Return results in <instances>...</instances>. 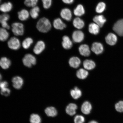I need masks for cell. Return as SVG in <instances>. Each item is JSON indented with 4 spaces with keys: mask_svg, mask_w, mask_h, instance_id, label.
Listing matches in <instances>:
<instances>
[{
    "mask_svg": "<svg viewBox=\"0 0 123 123\" xmlns=\"http://www.w3.org/2000/svg\"><path fill=\"white\" fill-rule=\"evenodd\" d=\"M113 30L118 35L123 36V19L119 20L115 23Z\"/></svg>",
    "mask_w": 123,
    "mask_h": 123,
    "instance_id": "cell-4",
    "label": "cell"
},
{
    "mask_svg": "<svg viewBox=\"0 0 123 123\" xmlns=\"http://www.w3.org/2000/svg\"><path fill=\"white\" fill-rule=\"evenodd\" d=\"M80 53L82 56H87L90 55V51L89 46L87 44H82L79 48Z\"/></svg>",
    "mask_w": 123,
    "mask_h": 123,
    "instance_id": "cell-15",
    "label": "cell"
},
{
    "mask_svg": "<svg viewBox=\"0 0 123 123\" xmlns=\"http://www.w3.org/2000/svg\"><path fill=\"white\" fill-rule=\"evenodd\" d=\"M18 17L22 21L26 20L30 16V14L28 11L25 9H23L18 12Z\"/></svg>",
    "mask_w": 123,
    "mask_h": 123,
    "instance_id": "cell-21",
    "label": "cell"
},
{
    "mask_svg": "<svg viewBox=\"0 0 123 123\" xmlns=\"http://www.w3.org/2000/svg\"><path fill=\"white\" fill-rule=\"evenodd\" d=\"M117 38L116 35L113 33L108 34L105 37L106 42L110 45H115L117 41Z\"/></svg>",
    "mask_w": 123,
    "mask_h": 123,
    "instance_id": "cell-10",
    "label": "cell"
},
{
    "mask_svg": "<svg viewBox=\"0 0 123 123\" xmlns=\"http://www.w3.org/2000/svg\"><path fill=\"white\" fill-rule=\"evenodd\" d=\"M9 35V33L6 29L3 28H0V41H4L6 40Z\"/></svg>",
    "mask_w": 123,
    "mask_h": 123,
    "instance_id": "cell-29",
    "label": "cell"
},
{
    "mask_svg": "<svg viewBox=\"0 0 123 123\" xmlns=\"http://www.w3.org/2000/svg\"><path fill=\"white\" fill-rule=\"evenodd\" d=\"M74 26L77 29H81L85 25V23L83 20L79 18H75L73 21Z\"/></svg>",
    "mask_w": 123,
    "mask_h": 123,
    "instance_id": "cell-23",
    "label": "cell"
},
{
    "mask_svg": "<svg viewBox=\"0 0 123 123\" xmlns=\"http://www.w3.org/2000/svg\"><path fill=\"white\" fill-rule=\"evenodd\" d=\"M45 112L47 116L49 117H54L57 114V111L53 107H47L45 110Z\"/></svg>",
    "mask_w": 123,
    "mask_h": 123,
    "instance_id": "cell-27",
    "label": "cell"
},
{
    "mask_svg": "<svg viewBox=\"0 0 123 123\" xmlns=\"http://www.w3.org/2000/svg\"><path fill=\"white\" fill-rule=\"evenodd\" d=\"M1 0H0V2H1Z\"/></svg>",
    "mask_w": 123,
    "mask_h": 123,
    "instance_id": "cell-44",
    "label": "cell"
},
{
    "mask_svg": "<svg viewBox=\"0 0 123 123\" xmlns=\"http://www.w3.org/2000/svg\"><path fill=\"white\" fill-rule=\"evenodd\" d=\"M43 7L45 9H48L50 7L52 4V0H42Z\"/></svg>",
    "mask_w": 123,
    "mask_h": 123,
    "instance_id": "cell-38",
    "label": "cell"
},
{
    "mask_svg": "<svg viewBox=\"0 0 123 123\" xmlns=\"http://www.w3.org/2000/svg\"><path fill=\"white\" fill-rule=\"evenodd\" d=\"M70 94L74 99H77L80 98L82 95V92L77 87L71 90Z\"/></svg>",
    "mask_w": 123,
    "mask_h": 123,
    "instance_id": "cell-26",
    "label": "cell"
},
{
    "mask_svg": "<svg viewBox=\"0 0 123 123\" xmlns=\"http://www.w3.org/2000/svg\"><path fill=\"white\" fill-rule=\"evenodd\" d=\"M12 81L13 87L18 90L20 89L24 84V80L22 78L19 76L14 77L12 78Z\"/></svg>",
    "mask_w": 123,
    "mask_h": 123,
    "instance_id": "cell-7",
    "label": "cell"
},
{
    "mask_svg": "<svg viewBox=\"0 0 123 123\" xmlns=\"http://www.w3.org/2000/svg\"><path fill=\"white\" fill-rule=\"evenodd\" d=\"M13 7V5L11 2L5 3L0 6V11L4 13H6L10 11Z\"/></svg>",
    "mask_w": 123,
    "mask_h": 123,
    "instance_id": "cell-20",
    "label": "cell"
},
{
    "mask_svg": "<svg viewBox=\"0 0 123 123\" xmlns=\"http://www.w3.org/2000/svg\"><path fill=\"white\" fill-rule=\"evenodd\" d=\"M92 109L91 104L87 101H86L81 105V110L85 114L88 115L90 113Z\"/></svg>",
    "mask_w": 123,
    "mask_h": 123,
    "instance_id": "cell-14",
    "label": "cell"
},
{
    "mask_svg": "<svg viewBox=\"0 0 123 123\" xmlns=\"http://www.w3.org/2000/svg\"><path fill=\"white\" fill-rule=\"evenodd\" d=\"M11 61L6 57H3L0 59V66L4 69L8 68L11 65Z\"/></svg>",
    "mask_w": 123,
    "mask_h": 123,
    "instance_id": "cell-22",
    "label": "cell"
},
{
    "mask_svg": "<svg viewBox=\"0 0 123 123\" xmlns=\"http://www.w3.org/2000/svg\"><path fill=\"white\" fill-rule=\"evenodd\" d=\"M88 123H98V122H97V121H90V122H89Z\"/></svg>",
    "mask_w": 123,
    "mask_h": 123,
    "instance_id": "cell-42",
    "label": "cell"
},
{
    "mask_svg": "<svg viewBox=\"0 0 123 123\" xmlns=\"http://www.w3.org/2000/svg\"><path fill=\"white\" fill-rule=\"evenodd\" d=\"M10 90L8 88H6L1 89L0 93L3 96H7L10 94Z\"/></svg>",
    "mask_w": 123,
    "mask_h": 123,
    "instance_id": "cell-39",
    "label": "cell"
},
{
    "mask_svg": "<svg viewBox=\"0 0 123 123\" xmlns=\"http://www.w3.org/2000/svg\"><path fill=\"white\" fill-rule=\"evenodd\" d=\"M115 108L117 111L122 113L123 112V101H119L115 104Z\"/></svg>",
    "mask_w": 123,
    "mask_h": 123,
    "instance_id": "cell-36",
    "label": "cell"
},
{
    "mask_svg": "<svg viewBox=\"0 0 123 123\" xmlns=\"http://www.w3.org/2000/svg\"><path fill=\"white\" fill-rule=\"evenodd\" d=\"M100 27L96 23H91L89 25V31L92 34L97 35L99 33Z\"/></svg>",
    "mask_w": 123,
    "mask_h": 123,
    "instance_id": "cell-16",
    "label": "cell"
},
{
    "mask_svg": "<svg viewBox=\"0 0 123 123\" xmlns=\"http://www.w3.org/2000/svg\"><path fill=\"white\" fill-rule=\"evenodd\" d=\"M84 37V33L80 31H75L72 35L73 41L75 43H79L82 42L83 40Z\"/></svg>",
    "mask_w": 123,
    "mask_h": 123,
    "instance_id": "cell-6",
    "label": "cell"
},
{
    "mask_svg": "<svg viewBox=\"0 0 123 123\" xmlns=\"http://www.w3.org/2000/svg\"><path fill=\"white\" fill-rule=\"evenodd\" d=\"M12 31L16 36H21L24 33V25L19 22H15L12 25Z\"/></svg>",
    "mask_w": 123,
    "mask_h": 123,
    "instance_id": "cell-2",
    "label": "cell"
},
{
    "mask_svg": "<svg viewBox=\"0 0 123 123\" xmlns=\"http://www.w3.org/2000/svg\"><path fill=\"white\" fill-rule=\"evenodd\" d=\"M8 86V83L6 81H4L0 82V88L1 89L7 88Z\"/></svg>",
    "mask_w": 123,
    "mask_h": 123,
    "instance_id": "cell-40",
    "label": "cell"
},
{
    "mask_svg": "<svg viewBox=\"0 0 123 123\" xmlns=\"http://www.w3.org/2000/svg\"><path fill=\"white\" fill-rule=\"evenodd\" d=\"M69 63L71 67L74 68H77L80 65L81 61L79 58L76 57H73L70 58Z\"/></svg>",
    "mask_w": 123,
    "mask_h": 123,
    "instance_id": "cell-19",
    "label": "cell"
},
{
    "mask_svg": "<svg viewBox=\"0 0 123 123\" xmlns=\"http://www.w3.org/2000/svg\"><path fill=\"white\" fill-rule=\"evenodd\" d=\"M85 13V10L82 5L79 4L77 6L74 11V13L77 16H81Z\"/></svg>",
    "mask_w": 123,
    "mask_h": 123,
    "instance_id": "cell-24",
    "label": "cell"
},
{
    "mask_svg": "<svg viewBox=\"0 0 123 123\" xmlns=\"http://www.w3.org/2000/svg\"><path fill=\"white\" fill-rule=\"evenodd\" d=\"M31 123H41V119L39 115L33 114L31 115L30 117Z\"/></svg>",
    "mask_w": 123,
    "mask_h": 123,
    "instance_id": "cell-33",
    "label": "cell"
},
{
    "mask_svg": "<svg viewBox=\"0 0 123 123\" xmlns=\"http://www.w3.org/2000/svg\"><path fill=\"white\" fill-rule=\"evenodd\" d=\"M83 64L84 68L88 70H92L96 67V64L94 62L91 60H86L84 61Z\"/></svg>",
    "mask_w": 123,
    "mask_h": 123,
    "instance_id": "cell-25",
    "label": "cell"
},
{
    "mask_svg": "<svg viewBox=\"0 0 123 123\" xmlns=\"http://www.w3.org/2000/svg\"><path fill=\"white\" fill-rule=\"evenodd\" d=\"M38 0H24V4L29 7H34L36 6Z\"/></svg>",
    "mask_w": 123,
    "mask_h": 123,
    "instance_id": "cell-34",
    "label": "cell"
},
{
    "mask_svg": "<svg viewBox=\"0 0 123 123\" xmlns=\"http://www.w3.org/2000/svg\"><path fill=\"white\" fill-rule=\"evenodd\" d=\"M37 28L40 32L46 33L51 28V24L49 20L45 18L40 19L37 24Z\"/></svg>",
    "mask_w": 123,
    "mask_h": 123,
    "instance_id": "cell-1",
    "label": "cell"
},
{
    "mask_svg": "<svg viewBox=\"0 0 123 123\" xmlns=\"http://www.w3.org/2000/svg\"><path fill=\"white\" fill-rule=\"evenodd\" d=\"M8 45L10 48L13 50H18L20 47V43L19 40L15 37L10 38L8 42Z\"/></svg>",
    "mask_w": 123,
    "mask_h": 123,
    "instance_id": "cell-5",
    "label": "cell"
},
{
    "mask_svg": "<svg viewBox=\"0 0 123 123\" xmlns=\"http://www.w3.org/2000/svg\"><path fill=\"white\" fill-rule=\"evenodd\" d=\"M40 11L39 8L37 6L33 7L31 10L30 13L31 16L33 19H36L39 15Z\"/></svg>",
    "mask_w": 123,
    "mask_h": 123,
    "instance_id": "cell-30",
    "label": "cell"
},
{
    "mask_svg": "<svg viewBox=\"0 0 123 123\" xmlns=\"http://www.w3.org/2000/svg\"><path fill=\"white\" fill-rule=\"evenodd\" d=\"M1 78H2V76H1V74H0V81L1 80Z\"/></svg>",
    "mask_w": 123,
    "mask_h": 123,
    "instance_id": "cell-43",
    "label": "cell"
},
{
    "mask_svg": "<svg viewBox=\"0 0 123 123\" xmlns=\"http://www.w3.org/2000/svg\"><path fill=\"white\" fill-rule=\"evenodd\" d=\"M45 48V44L42 41H38L35 45L33 49V52L37 55L41 53Z\"/></svg>",
    "mask_w": 123,
    "mask_h": 123,
    "instance_id": "cell-11",
    "label": "cell"
},
{
    "mask_svg": "<svg viewBox=\"0 0 123 123\" xmlns=\"http://www.w3.org/2000/svg\"><path fill=\"white\" fill-rule=\"evenodd\" d=\"M92 50L96 55L100 54L103 51V46L102 44L99 43H93L92 46Z\"/></svg>",
    "mask_w": 123,
    "mask_h": 123,
    "instance_id": "cell-9",
    "label": "cell"
},
{
    "mask_svg": "<svg viewBox=\"0 0 123 123\" xmlns=\"http://www.w3.org/2000/svg\"><path fill=\"white\" fill-rule=\"evenodd\" d=\"M23 62L26 67L30 68L36 64V60L33 55L30 54H27L23 58Z\"/></svg>",
    "mask_w": 123,
    "mask_h": 123,
    "instance_id": "cell-3",
    "label": "cell"
},
{
    "mask_svg": "<svg viewBox=\"0 0 123 123\" xmlns=\"http://www.w3.org/2000/svg\"><path fill=\"white\" fill-rule=\"evenodd\" d=\"M88 75V72L84 69L81 68L77 72L76 76L80 79H84L87 77Z\"/></svg>",
    "mask_w": 123,
    "mask_h": 123,
    "instance_id": "cell-28",
    "label": "cell"
},
{
    "mask_svg": "<svg viewBox=\"0 0 123 123\" xmlns=\"http://www.w3.org/2000/svg\"><path fill=\"white\" fill-rule=\"evenodd\" d=\"M93 21L100 27H102L106 21L105 18L102 15H96L93 18Z\"/></svg>",
    "mask_w": 123,
    "mask_h": 123,
    "instance_id": "cell-12",
    "label": "cell"
},
{
    "mask_svg": "<svg viewBox=\"0 0 123 123\" xmlns=\"http://www.w3.org/2000/svg\"><path fill=\"white\" fill-rule=\"evenodd\" d=\"M62 43L63 47L66 49H68L71 48L73 46V43L69 37L64 36L62 38Z\"/></svg>",
    "mask_w": 123,
    "mask_h": 123,
    "instance_id": "cell-18",
    "label": "cell"
},
{
    "mask_svg": "<svg viewBox=\"0 0 123 123\" xmlns=\"http://www.w3.org/2000/svg\"><path fill=\"white\" fill-rule=\"evenodd\" d=\"M33 43V40L32 38L28 37L25 39L22 43L23 48L25 49H28L30 47Z\"/></svg>",
    "mask_w": 123,
    "mask_h": 123,
    "instance_id": "cell-31",
    "label": "cell"
},
{
    "mask_svg": "<svg viewBox=\"0 0 123 123\" xmlns=\"http://www.w3.org/2000/svg\"><path fill=\"white\" fill-rule=\"evenodd\" d=\"M53 25L55 28L58 30H62L66 27V24L60 18H57L54 20Z\"/></svg>",
    "mask_w": 123,
    "mask_h": 123,
    "instance_id": "cell-13",
    "label": "cell"
},
{
    "mask_svg": "<svg viewBox=\"0 0 123 123\" xmlns=\"http://www.w3.org/2000/svg\"><path fill=\"white\" fill-rule=\"evenodd\" d=\"M85 119L82 115H77L75 117L74 119L75 123H84Z\"/></svg>",
    "mask_w": 123,
    "mask_h": 123,
    "instance_id": "cell-37",
    "label": "cell"
},
{
    "mask_svg": "<svg viewBox=\"0 0 123 123\" xmlns=\"http://www.w3.org/2000/svg\"><path fill=\"white\" fill-rule=\"evenodd\" d=\"M77 108V106L76 104H70L66 107V113L70 116H73L76 114V110Z\"/></svg>",
    "mask_w": 123,
    "mask_h": 123,
    "instance_id": "cell-17",
    "label": "cell"
},
{
    "mask_svg": "<svg viewBox=\"0 0 123 123\" xmlns=\"http://www.w3.org/2000/svg\"><path fill=\"white\" fill-rule=\"evenodd\" d=\"M106 5L104 2H100L96 6V12L99 13H102L105 10Z\"/></svg>",
    "mask_w": 123,
    "mask_h": 123,
    "instance_id": "cell-32",
    "label": "cell"
},
{
    "mask_svg": "<svg viewBox=\"0 0 123 123\" xmlns=\"http://www.w3.org/2000/svg\"><path fill=\"white\" fill-rule=\"evenodd\" d=\"M74 0H62L63 2L64 3L70 4L73 3Z\"/></svg>",
    "mask_w": 123,
    "mask_h": 123,
    "instance_id": "cell-41",
    "label": "cell"
},
{
    "mask_svg": "<svg viewBox=\"0 0 123 123\" xmlns=\"http://www.w3.org/2000/svg\"><path fill=\"white\" fill-rule=\"evenodd\" d=\"M10 18V16L7 14L5 13L0 15V23L1 24L7 23Z\"/></svg>",
    "mask_w": 123,
    "mask_h": 123,
    "instance_id": "cell-35",
    "label": "cell"
},
{
    "mask_svg": "<svg viewBox=\"0 0 123 123\" xmlns=\"http://www.w3.org/2000/svg\"><path fill=\"white\" fill-rule=\"evenodd\" d=\"M61 18L67 21H69L72 18V12L70 9L67 8H64L61 10L60 13Z\"/></svg>",
    "mask_w": 123,
    "mask_h": 123,
    "instance_id": "cell-8",
    "label": "cell"
}]
</instances>
